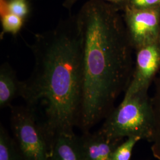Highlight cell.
<instances>
[{"label": "cell", "instance_id": "5bb4252c", "mask_svg": "<svg viewBox=\"0 0 160 160\" xmlns=\"http://www.w3.org/2000/svg\"><path fill=\"white\" fill-rule=\"evenodd\" d=\"M3 10L15 14L26 20L30 13L28 0H3Z\"/></svg>", "mask_w": 160, "mask_h": 160}, {"label": "cell", "instance_id": "7c38bea8", "mask_svg": "<svg viewBox=\"0 0 160 160\" xmlns=\"http://www.w3.org/2000/svg\"><path fill=\"white\" fill-rule=\"evenodd\" d=\"M1 21L2 27L1 38L7 33L13 36L17 35L21 31L26 22L22 18L10 12H7L1 15Z\"/></svg>", "mask_w": 160, "mask_h": 160}, {"label": "cell", "instance_id": "30bf717a", "mask_svg": "<svg viewBox=\"0 0 160 160\" xmlns=\"http://www.w3.org/2000/svg\"><path fill=\"white\" fill-rule=\"evenodd\" d=\"M153 82L154 92L150 98L154 115V129L149 142L153 156L160 160V71Z\"/></svg>", "mask_w": 160, "mask_h": 160}, {"label": "cell", "instance_id": "2e32d148", "mask_svg": "<svg viewBox=\"0 0 160 160\" xmlns=\"http://www.w3.org/2000/svg\"><path fill=\"white\" fill-rule=\"evenodd\" d=\"M78 0H64L63 2V6L64 7L70 9L72 6ZM109 2L113 5L117 7L120 10H123L125 7L126 6V0H103Z\"/></svg>", "mask_w": 160, "mask_h": 160}, {"label": "cell", "instance_id": "9c48e42d", "mask_svg": "<svg viewBox=\"0 0 160 160\" xmlns=\"http://www.w3.org/2000/svg\"><path fill=\"white\" fill-rule=\"evenodd\" d=\"M22 82L8 63H3L0 67V108L11 107L13 100L21 96Z\"/></svg>", "mask_w": 160, "mask_h": 160}, {"label": "cell", "instance_id": "3957f363", "mask_svg": "<svg viewBox=\"0 0 160 160\" xmlns=\"http://www.w3.org/2000/svg\"><path fill=\"white\" fill-rule=\"evenodd\" d=\"M148 92L145 89L124 96L98 131L111 140L137 137L149 142L153 134L154 115Z\"/></svg>", "mask_w": 160, "mask_h": 160}, {"label": "cell", "instance_id": "8992f818", "mask_svg": "<svg viewBox=\"0 0 160 160\" xmlns=\"http://www.w3.org/2000/svg\"><path fill=\"white\" fill-rule=\"evenodd\" d=\"M137 57L130 83L124 96L149 87L160 71V42L158 40L136 50Z\"/></svg>", "mask_w": 160, "mask_h": 160}, {"label": "cell", "instance_id": "6da1fadb", "mask_svg": "<svg viewBox=\"0 0 160 160\" xmlns=\"http://www.w3.org/2000/svg\"><path fill=\"white\" fill-rule=\"evenodd\" d=\"M34 68L22 81L21 96L34 110L51 144L74 133L80 119L83 73L82 40L76 15L34 36Z\"/></svg>", "mask_w": 160, "mask_h": 160}, {"label": "cell", "instance_id": "8fae6325", "mask_svg": "<svg viewBox=\"0 0 160 160\" xmlns=\"http://www.w3.org/2000/svg\"><path fill=\"white\" fill-rule=\"evenodd\" d=\"M0 160H22L13 138L2 124L0 126Z\"/></svg>", "mask_w": 160, "mask_h": 160}, {"label": "cell", "instance_id": "ba28073f", "mask_svg": "<svg viewBox=\"0 0 160 160\" xmlns=\"http://www.w3.org/2000/svg\"><path fill=\"white\" fill-rule=\"evenodd\" d=\"M49 160H85L80 136L74 133L55 138L52 144Z\"/></svg>", "mask_w": 160, "mask_h": 160}, {"label": "cell", "instance_id": "9a60e30c", "mask_svg": "<svg viewBox=\"0 0 160 160\" xmlns=\"http://www.w3.org/2000/svg\"><path fill=\"white\" fill-rule=\"evenodd\" d=\"M126 7L139 10L160 7V0H126Z\"/></svg>", "mask_w": 160, "mask_h": 160}, {"label": "cell", "instance_id": "7a4b0ae2", "mask_svg": "<svg viewBox=\"0 0 160 160\" xmlns=\"http://www.w3.org/2000/svg\"><path fill=\"white\" fill-rule=\"evenodd\" d=\"M117 7L89 0L76 15L82 40V96L77 127L90 130L109 115L133 71L132 50Z\"/></svg>", "mask_w": 160, "mask_h": 160}, {"label": "cell", "instance_id": "5b68a950", "mask_svg": "<svg viewBox=\"0 0 160 160\" xmlns=\"http://www.w3.org/2000/svg\"><path fill=\"white\" fill-rule=\"evenodd\" d=\"M123 11L127 32L135 51L158 40L160 7L142 10L126 7Z\"/></svg>", "mask_w": 160, "mask_h": 160}, {"label": "cell", "instance_id": "4fadbf2b", "mask_svg": "<svg viewBox=\"0 0 160 160\" xmlns=\"http://www.w3.org/2000/svg\"><path fill=\"white\" fill-rule=\"evenodd\" d=\"M142 140L140 138L131 137L126 138L114 149L111 160H131L132 151L136 144Z\"/></svg>", "mask_w": 160, "mask_h": 160}, {"label": "cell", "instance_id": "277c9868", "mask_svg": "<svg viewBox=\"0 0 160 160\" xmlns=\"http://www.w3.org/2000/svg\"><path fill=\"white\" fill-rule=\"evenodd\" d=\"M10 108L12 138L22 160H49L51 142L34 110L26 104Z\"/></svg>", "mask_w": 160, "mask_h": 160}, {"label": "cell", "instance_id": "e0dca14e", "mask_svg": "<svg viewBox=\"0 0 160 160\" xmlns=\"http://www.w3.org/2000/svg\"><path fill=\"white\" fill-rule=\"evenodd\" d=\"M159 41H160V36H159Z\"/></svg>", "mask_w": 160, "mask_h": 160}, {"label": "cell", "instance_id": "52a82bcc", "mask_svg": "<svg viewBox=\"0 0 160 160\" xmlns=\"http://www.w3.org/2000/svg\"><path fill=\"white\" fill-rule=\"evenodd\" d=\"M80 142L85 160H111L112 155L123 140H111L101 132H82Z\"/></svg>", "mask_w": 160, "mask_h": 160}]
</instances>
